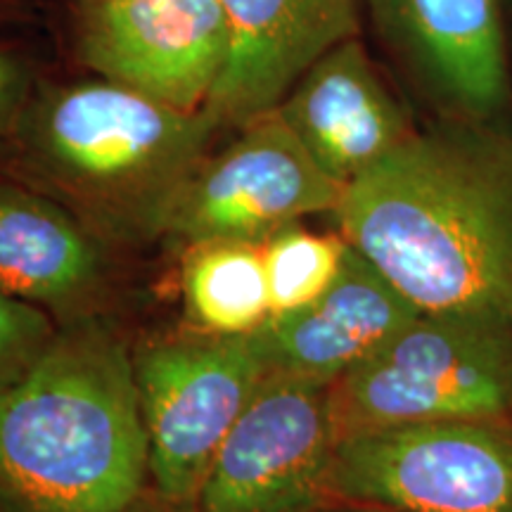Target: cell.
Here are the masks:
<instances>
[{"instance_id": "cell-1", "label": "cell", "mask_w": 512, "mask_h": 512, "mask_svg": "<svg viewBox=\"0 0 512 512\" xmlns=\"http://www.w3.org/2000/svg\"><path fill=\"white\" fill-rule=\"evenodd\" d=\"M332 216L420 313L512 318V138L486 121L415 131Z\"/></svg>"}, {"instance_id": "cell-2", "label": "cell", "mask_w": 512, "mask_h": 512, "mask_svg": "<svg viewBox=\"0 0 512 512\" xmlns=\"http://www.w3.org/2000/svg\"><path fill=\"white\" fill-rule=\"evenodd\" d=\"M223 126L119 83L41 76L3 174L62 204L107 249L166 235L174 204Z\"/></svg>"}, {"instance_id": "cell-3", "label": "cell", "mask_w": 512, "mask_h": 512, "mask_svg": "<svg viewBox=\"0 0 512 512\" xmlns=\"http://www.w3.org/2000/svg\"><path fill=\"white\" fill-rule=\"evenodd\" d=\"M150 484L133 349L105 316L62 323L0 387V503L124 512Z\"/></svg>"}, {"instance_id": "cell-4", "label": "cell", "mask_w": 512, "mask_h": 512, "mask_svg": "<svg viewBox=\"0 0 512 512\" xmlns=\"http://www.w3.org/2000/svg\"><path fill=\"white\" fill-rule=\"evenodd\" d=\"M339 441L434 420H501L512 411V318L418 313L328 392Z\"/></svg>"}, {"instance_id": "cell-5", "label": "cell", "mask_w": 512, "mask_h": 512, "mask_svg": "<svg viewBox=\"0 0 512 512\" xmlns=\"http://www.w3.org/2000/svg\"><path fill=\"white\" fill-rule=\"evenodd\" d=\"M150 486L200 501L211 463L268 375L249 335L183 330L133 349Z\"/></svg>"}, {"instance_id": "cell-6", "label": "cell", "mask_w": 512, "mask_h": 512, "mask_svg": "<svg viewBox=\"0 0 512 512\" xmlns=\"http://www.w3.org/2000/svg\"><path fill=\"white\" fill-rule=\"evenodd\" d=\"M332 503L401 512H512V427L498 420H434L339 441Z\"/></svg>"}, {"instance_id": "cell-7", "label": "cell", "mask_w": 512, "mask_h": 512, "mask_svg": "<svg viewBox=\"0 0 512 512\" xmlns=\"http://www.w3.org/2000/svg\"><path fill=\"white\" fill-rule=\"evenodd\" d=\"M238 136L211 150L192 171L166 223L185 245L256 242L311 214H332L344 185L330 178L278 110L235 128Z\"/></svg>"}, {"instance_id": "cell-8", "label": "cell", "mask_w": 512, "mask_h": 512, "mask_svg": "<svg viewBox=\"0 0 512 512\" xmlns=\"http://www.w3.org/2000/svg\"><path fill=\"white\" fill-rule=\"evenodd\" d=\"M328 392L302 377L268 373L211 463L197 501L202 512H318L332 505Z\"/></svg>"}, {"instance_id": "cell-9", "label": "cell", "mask_w": 512, "mask_h": 512, "mask_svg": "<svg viewBox=\"0 0 512 512\" xmlns=\"http://www.w3.org/2000/svg\"><path fill=\"white\" fill-rule=\"evenodd\" d=\"M230 53L221 0H79L76 55L100 79L200 112Z\"/></svg>"}, {"instance_id": "cell-10", "label": "cell", "mask_w": 512, "mask_h": 512, "mask_svg": "<svg viewBox=\"0 0 512 512\" xmlns=\"http://www.w3.org/2000/svg\"><path fill=\"white\" fill-rule=\"evenodd\" d=\"M230 53L207 102L223 128L275 110L306 69L361 31V0H221Z\"/></svg>"}, {"instance_id": "cell-11", "label": "cell", "mask_w": 512, "mask_h": 512, "mask_svg": "<svg viewBox=\"0 0 512 512\" xmlns=\"http://www.w3.org/2000/svg\"><path fill=\"white\" fill-rule=\"evenodd\" d=\"M275 110L344 188L415 133L358 36L318 57Z\"/></svg>"}, {"instance_id": "cell-12", "label": "cell", "mask_w": 512, "mask_h": 512, "mask_svg": "<svg viewBox=\"0 0 512 512\" xmlns=\"http://www.w3.org/2000/svg\"><path fill=\"white\" fill-rule=\"evenodd\" d=\"M418 313L366 256L349 245L342 271L328 292L304 309L271 316L249 337L268 373L330 387Z\"/></svg>"}, {"instance_id": "cell-13", "label": "cell", "mask_w": 512, "mask_h": 512, "mask_svg": "<svg viewBox=\"0 0 512 512\" xmlns=\"http://www.w3.org/2000/svg\"><path fill=\"white\" fill-rule=\"evenodd\" d=\"M107 252L62 204L0 174V292L48 311L60 325L102 316Z\"/></svg>"}, {"instance_id": "cell-14", "label": "cell", "mask_w": 512, "mask_h": 512, "mask_svg": "<svg viewBox=\"0 0 512 512\" xmlns=\"http://www.w3.org/2000/svg\"><path fill=\"white\" fill-rule=\"evenodd\" d=\"M392 41L460 119L489 121L510 76L498 0H370Z\"/></svg>"}, {"instance_id": "cell-15", "label": "cell", "mask_w": 512, "mask_h": 512, "mask_svg": "<svg viewBox=\"0 0 512 512\" xmlns=\"http://www.w3.org/2000/svg\"><path fill=\"white\" fill-rule=\"evenodd\" d=\"M185 316L211 335H252L271 318L264 252L256 242L192 245L183 266Z\"/></svg>"}, {"instance_id": "cell-16", "label": "cell", "mask_w": 512, "mask_h": 512, "mask_svg": "<svg viewBox=\"0 0 512 512\" xmlns=\"http://www.w3.org/2000/svg\"><path fill=\"white\" fill-rule=\"evenodd\" d=\"M349 242L342 235H318L292 223L261 245L271 316H283L316 302L330 290Z\"/></svg>"}, {"instance_id": "cell-17", "label": "cell", "mask_w": 512, "mask_h": 512, "mask_svg": "<svg viewBox=\"0 0 512 512\" xmlns=\"http://www.w3.org/2000/svg\"><path fill=\"white\" fill-rule=\"evenodd\" d=\"M57 328L48 311L0 292V387L36 361Z\"/></svg>"}, {"instance_id": "cell-18", "label": "cell", "mask_w": 512, "mask_h": 512, "mask_svg": "<svg viewBox=\"0 0 512 512\" xmlns=\"http://www.w3.org/2000/svg\"><path fill=\"white\" fill-rule=\"evenodd\" d=\"M41 79L31 53L10 41H0V174L8 164L19 119Z\"/></svg>"}, {"instance_id": "cell-19", "label": "cell", "mask_w": 512, "mask_h": 512, "mask_svg": "<svg viewBox=\"0 0 512 512\" xmlns=\"http://www.w3.org/2000/svg\"><path fill=\"white\" fill-rule=\"evenodd\" d=\"M124 512H202L200 503H192V501H178V498L164 496L159 494L157 489H152L150 484L140 491L136 501Z\"/></svg>"}, {"instance_id": "cell-20", "label": "cell", "mask_w": 512, "mask_h": 512, "mask_svg": "<svg viewBox=\"0 0 512 512\" xmlns=\"http://www.w3.org/2000/svg\"><path fill=\"white\" fill-rule=\"evenodd\" d=\"M36 17L34 0H0V27L31 24Z\"/></svg>"}, {"instance_id": "cell-21", "label": "cell", "mask_w": 512, "mask_h": 512, "mask_svg": "<svg viewBox=\"0 0 512 512\" xmlns=\"http://www.w3.org/2000/svg\"><path fill=\"white\" fill-rule=\"evenodd\" d=\"M318 512H401L394 508H382V505H361V503H332Z\"/></svg>"}, {"instance_id": "cell-22", "label": "cell", "mask_w": 512, "mask_h": 512, "mask_svg": "<svg viewBox=\"0 0 512 512\" xmlns=\"http://www.w3.org/2000/svg\"><path fill=\"white\" fill-rule=\"evenodd\" d=\"M0 512H12V510H8L3 503H0Z\"/></svg>"}]
</instances>
